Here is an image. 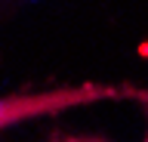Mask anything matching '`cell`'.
<instances>
[{"mask_svg":"<svg viewBox=\"0 0 148 142\" xmlns=\"http://www.w3.org/2000/svg\"><path fill=\"white\" fill-rule=\"evenodd\" d=\"M0 3H3V0H0Z\"/></svg>","mask_w":148,"mask_h":142,"instance_id":"cell-4","label":"cell"},{"mask_svg":"<svg viewBox=\"0 0 148 142\" xmlns=\"http://www.w3.org/2000/svg\"><path fill=\"white\" fill-rule=\"evenodd\" d=\"M59 142H102V139H77L74 136V139H59Z\"/></svg>","mask_w":148,"mask_h":142,"instance_id":"cell-2","label":"cell"},{"mask_svg":"<svg viewBox=\"0 0 148 142\" xmlns=\"http://www.w3.org/2000/svg\"><path fill=\"white\" fill-rule=\"evenodd\" d=\"M145 142H148V136H145Z\"/></svg>","mask_w":148,"mask_h":142,"instance_id":"cell-3","label":"cell"},{"mask_svg":"<svg viewBox=\"0 0 148 142\" xmlns=\"http://www.w3.org/2000/svg\"><path fill=\"white\" fill-rule=\"evenodd\" d=\"M127 93H130L127 86H108V84H62L46 86V90H12V93L0 96V136L22 123L46 121V117L74 111L83 105L127 99Z\"/></svg>","mask_w":148,"mask_h":142,"instance_id":"cell-1","label":"cell"}]
</instances>
